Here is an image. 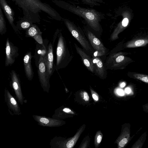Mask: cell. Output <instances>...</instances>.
<instances>
[{
    "label": "cell",
    "mask_w": 148,
    "mask_h": 148,
    "mask_svg": "<svg viewBox=\"0 0 148 148\" xmlns=\"http://www.w3.org/2000/svg\"><path fill=\"white\" fill-rule=\"evenodd\" d=\"M7 32L6 22L2 9L0 6V34L3 35Z\"/></svg>",
    "instance_id": "cell-24"
},
{
    "label": "cell",
    "mask_w": 148,
    "mask_h": 148,
    "mask_svg": "<svg viewBox=\"0 0 148 148\" xmlns=\"http://www.w3.org/2000/svg\"><path fill=\"white\" fill-rule=\"evenodd\" d=\"M92 59L94 70L100 78H104L105 76V70L101 60L97 56H94Z\"/></svg>",
    "instance_id": "cell-20"
},
{
    "label": "cell",
    "mask_w": 148,
    "mask_h": 148,
    "mask_svg": "<svg viewBox=\"0 0 148 148\" xmlns=\"http://www.w3.org/2000/svg\"><path fill=\"white\" fill-rule=\"evenodd\" d=\"M90 142L88 136H86L83 140L79 148H86L88 147Z\"/></svg>",
    "instance_id": "cell-29"
},
{
    "label": "cell",
    "mask_w": 148,
    "mask_h": 148,
    "mask_svg": "<svg viewBox=\"0 0 148 148\" xmlns=\"http://www.w3.org/2000/svg\"><path fill=\"white\" fill-rule=\"evenodd\" d=\"M5 59V66H6L13 64L16 58L19 55L18 48L9 41L8 38L6 41Z\"/></svg>",
    "instance_id": "cell-10"
},
{
    "label": "cell",
    "mask_w": 148,
    "mask_h": 148,
    "mask_svg": "<svg viewBox=\"0 0 148 148\" xmlns=\"http://www.w3.org/2000/svg\"><path fill=\"white\" fill-rule=\"evenodd\" d=\"M4 98L8 112L12 115L21 114L20 108L16 99L6 88L4 90Z\"/></svg>",
    "instance_id": "cell-9"
},
{
    "label": "cell",
    "mask_w": 148,
    "mask_h": 148,
    "mask_svg": "<svg viewBox=\"0 0 148 148\" xmlns=\"http://www.w3.org/2000/svg\"><path fill=\"white\" fill-rule=\"evenodd\" d=\"M74 45L77 53L81 57L85 66L89 71L93 73L94 70L92 59L76 44L74 43Z\"/></svg>",
    "instance_id": "cell-17"
},
{
    "label": "cell",
    "mask_w": 148,
    "mask_h": 148,
    "mask_svg": "<svg viewBox=\"0 0 148 148\" xmlns=\"http://www.w3.org/2000/svg\"><path fill=\"white\" fill-rule=\"evenodd\" d=\"M130 58L119 52L110 55L107 60L106 66L107 68L111 69H122L132 62Z\"/></svg>",
    "instance_id": "cell-6"
},
{
    "label": "cell",
    "mask_w": 148,
    "mask_h": 148,
    "mask_svg": "<svg viewBox=\"0 0 148 148\" xmlns=\"http://www.w3.org/2000/svg\"><path fill=\"white\" fill-rule=\"evenodd\" d=\"M32 117L39 125L43 127H58L66 123V121L62 119L47 117L44 116L33 115Z\"/></svg>",
    "instance_id": "cell-11"
},
{
    "label": "cell",
    "mask_w": 148,
    "mask_h": 148,
    "mask_svg": "<svg viewBox=\"0 0 148 148\" xmlns=\"http://www.w3.org/2000/svg\"><path fill=\"white\" fill-rule=\"evenodd\" d=\"M12 86L18 101L23 105L24 103V97L22 92L21 84L17 74L12 70L10 73Z\"/></svg>",
    "instance_id": "cell-13"
},
{
    "label": "cell",
    "mask_w": 148,
    "mask_h": 148,
    "mask_svg": "<svg viewBox=\"0 0 148 148\" xmlns=\"http://www.w3.org/2000/svg\"><path fill=\"white\" fill-rule=\"evenodd\" d=\"M75 101L79 102L81 100L88 102L89 100V96L88 93L84 90H81L76 92L75 94Z\"/></svg>",
    "instance_id": "cell-22"
},
{
    "label": "cell",
    "mask_w": 148,
    "mask_h": 148,
    "mask_svg": "<svg viewBox=\"0 0 148 148\" xmlns=\"http://www.w3.org/2000/svg\"><path fill=\"white\" fill-rule=\"evenodd\" d=\"M130 129L127 127H125L116 140L118 148H124L127 145L130 141Z\"/></svg>",
    "instance_id": "cell-19"
},
{
    "label": "cell",
    "mask_w": 148,
    "mask_h": 148,
    "mask_svg": "<svg viewBox=\"0 0 148 148\" xmlns=\"http://www.w3.org/2000/svg\"><path fill=\"white\" fill-rule=\"evenodd\" d=\"M148 43L147 38H139L128 42L126 45V47L128 48H135L143 47Z\"/></svg>",
    "instance_id": "cell-21"
},
{
    "label": "cell",
    "mask_w": 148,
    "mask_h": 148,
    "mask_svg": "<svg viewBox=\"0 0 148 148\" xmlns=\"http://www.w3.org/2000/svg\"><path fill=\"white\" fill-rule=\"evenodd\" d=\"M53 2L59 7L83 18L88 25L96 31L100 30L101 14L96 10L76 6L61 0H53Z\"/></svg>",
    "instance_id": "cell-2"
},
{
    "label": "cell",
    "mask_w": 148,
    "mask_h": 148,
    "mask_svg": "<svg viewBox=\"0 0 148 148\" xmlns=\"http://www.w3.org/2000/svg\"><path fill=\"white\" fill-rule=\"evenodd\" d=\"M144 136H141L140 138L137 141V142L134 145L132 148H141L143 144V137Z\"/></svg>",
    "instance_id": "cell-31"
},
{
    "label": "cell",
    "mask_w": 148,
    "mask_h": 148,
    "mask_svg": "<svg viewBox=\"0 0 148 148\" xmlns=\"http://www.w3.org/2000/svg\"><path fill=\"white\" fill-rule=\"evenodd\" d=\"M125 91L126 93L127 94H129V93H130L131 92V90L130 88H125Z\"/></svg>",
    "instance_id": "cell-34"
},
{
    "label": "cell",
    "mask_w": 148,
    "mask_h": 148,
    "mask_svg": "<svg viewBox=\"0 0 148 148\" xmlns=\"http://www.w3.org/2000/svg\"><path fill=\"white\" fill-rule=\"evenodd\" d=\"M44 57L49 76L50 78L55 69V65L53 64V47L51 43L48 46L46 53Z\"/></svg>",
    "instance_id": "cell-16"
},
{
    "label": "cell",
    "mask_w": 148,
    "mask_h": 148,
    "mask_svg": "<svg viewBox=\"0 0 148 148\" xmlns=\"http://www.w3.org/2000/svg\"><path fill=\"white\" fill-rule=\"evenodd\" d=\"M33 23L25 20L21 19L17 22L16 26L18 29L25 30L27 29Z\"/></svg>",
    "instance_id": "cell-25"
},
{
    "label": "cell",
    "mask_w": 148,
    "mask_h": 148,
    "mask_svg": "<svg viewBox=\"0 0 148 148\" xmlns=\"http://www.w3.org/2000/svg\"><path fill=\"white\" fill-rule=\"evenodd\" d=\"M38 73L39 81L44 91L49 92L50 88V77L46 67L44 56H40L38 66Z\"/></svg>",
    "instance_id": "cell-7"
},
{
    "label": "cell",
    "mask_w": 148,
    "mask_h": 148,
    "mask_svg": "<svg viewBox=\"0 0 148 148\" xmlns=\"http://www.w3.org/2000/svg\"><path fill=\"white\" fill-rule=\"evenodd\" d=\"M125 86V84L124 83H122L121 85V87H123Z\"/></svg>",
    "instance_id": "cell-35"
},
{
    "label": "cell",
    "mask_w": 148,
    "mask_h": 148,
    "mask_svg": "<svg viewBox=\"0 0 148 148\" xmlns=\"http://www.w3.org/2000/svg\"><path fill=\"white\" fill-rule=\"evenodd\" d=\"M90 90L93 99L96 101H98L99 100V97L97 94L92 88H90Z\"/></svg>",
    "instance_id": "cell-32"
},
{
    "label": "cell",
    "mask_w": 148,
    "mask_h": 148,
    "mask_svg": "<svg viewBox=\"0 0 148 148\" xmlns=\"http://www.w3.org/2000/svg\"><path fill=\"white\" fill-rule=\"evenodd\" d=\"M73 56L67 46L61 32L59 33L56 49V61L55 69L58 70L64 68L71 61Z\"/></svg>",
    "instance_id": "cell-3"
},
{
    "label": "cell",
    "mask_w": 148,
    "mask_h": 148,
    "mask_svg": "<svg viewBox=\"0 0 148 148\" xmlns=\"http://www.w3.org/2000/svg\"><path fill=\"white\" fill-rule=\"evenodd\" d=\"M122 19L118 23L112 33L110 39L114 40L119 38V34L129 25L132 19V14L128 10L123 11L122 14Z\"/></svg>",
    "instance_id": "cell-8"
},
{
    "label": "cell",
    "mask_w": 148,
    "mask_h": 148,
    "mask_svg": "<svg viewBox=\"0 0 148 148\" xmlns=\"http://www.w3.org/2000/svg\"><path fill=\"white\" fill-rule=\"evenodd\" d=\"M76 0V1H78L79 0Z\"/></svg>",
    "instance_id": "cell-36"
},
{
    "label": "cell",
    "mask_w": 148,
    "mask_h": 148,
    "mask_svg": "<svg viewBox=\"0 0 148 148\" xmlns=\"http://www.w3.org/2000/svg\"><path fill=\"white\" fill-rule=\"evenodd\" d=\"M117 92L119 95H124V92L123 91L120 89H118L117 91Z\"/></svg>",
    "instance_id": "cell-33"
},
{
    "label": "cell",
    "mask_w": 148,
    "mask_h": 148,
    "mask_svg": "<svg viewBox=\"0 0 148 148\" xmlns=\"http://www.w3.org/2000/svg\"><path fill=\"white\" fill-rule=\"evenodd\" d=\"M0 6L4 12L9 24L14 31L19 32V30L14 23V13L13 10L8 4L7 0H0Z\"/></svg>",
    "instance_id": "cell-12"
},
{
    "label": "cell",
    "mask_w": 148,
    "mask_h": 148,
    "mask_svg": "<svg viewBox=\"0 0 148 148\" xmlns=\"http://www.w3.org/2000/svg\"><path fill=\"white\" fill-rule=\"evenodd\" d=\"M38 27L36 24H33L26 32V36L33 37L36 35L42 34Z\"/></svg>",
    "instance_id": "cell-23"
},
{
    "label": "cell",
    "mask_w": 148,
    "mask_h": 148,
    "mask_svg": "<svg viewBox=\"0 0 148 148\" xmlns=\"http://www.w3.org/2000/svg\"><path fill=\"white\" fill-rule=\"evenodd\" d=\"M11 0L22 10L24 16L22 19L33 23L40 21L39 13L41 11L45 12L54 20L58 21L63 20V18L55 9L40 0Z\"/></svg>",
    "instance_id": "cell-1"
},
{
    "label": "cell",
    "mask_w": 148,
    "mask_h": 148,
    "mask_svg": "<svg viewBox=\"0 0 148 148\" xmlns=\"http://www.w3.org/2000/svg\"><path fill=\"white\" fill-rule=\"evenodd\" d=\"M76 114L72 109L62 106L55 110L53 118L57 119H62L72 117Z\"/></svg>",
    "instance_id": "cell-15"
},
{
    "label": "cell",
    "mask_w": 148,
    "mask_h": 148,
    "mask_svg": "<svg viewBox=\"0 0 148 148\" xmlns=\"http://www.w3.org/2000/svg\"><path fill=\"white\" fill-rule=\"evenodd\" d=\"M88 39L94 49L96 51L98 56L103 55L106 52V48L100 40L89 30L87 31Z\"/></svg>",
    "instance_id": "cell-14"
},
{
    "label": "cell",
    "mask_w": 148,
    "mask_h": 148,
    "mask_svg": "<svg viewBox=\"0 0 148 148\" xmlns=\"http://www.w3.org/2000/svg\"><path fill=\"white\" fill-rule=\"evenodd\" d=\"M63 20L69 32L82 47L86 51H90L91 48L81 28L69 19L64 18Z\"/></svg>",
    "instance_id": "cell-5"
},
{
    "label": "cell",
    "mask_w": 148,
    "mask_h": 148,
    "mask_svg": "<svg viewBox=\"0 0 148 148\" xmlns=\"http://www.w3.org/2000/svg\"><path fill=\"white\" fill-rule=\"evenodd\" d=\"M85 4L91 6L100 5L99 3H102V0H81Z\"/></svg>",
    "instance_id": "cell-28"
},
{
    "label": "cell",
    "mask_w": 148,
    "mask_h": 148,
    "mask_svg": "<svg viewBox=\"0 0 148 148\" xmlns=\"http://www.w3.org/2000/svg\"><path fill=\"white\" fill-rule=\"evenodd\" d=\"M103 135L100 131H97L95 136L94 143L95 147L99 146L102 141Z\"/></svg>",
    "instance_id": "cell-26"
},
{
    "label": "cell",
    "mask_w": 148,
    "mask_h": 148,
    "mask_svg": "<svg viewBox=\"0 0 148 148\" xmlns=\"http://www.w3.org/2000/svg\"><path fill=\"white\" fill-rule=\"evenodd\" d=\"M31 53H27L23 58V64L26 75L29 80H32L34 76V72L31 64L32 58Z\"/></svg>",
    "instance_id": "cell-18"
},
{
    "label": "cell",
    "mask_w": 148,
    "mask_h": 148,
    "mask_svg": "<svg viewBox=\"0 0 148 148\" xmlns=\"http://www.w3.org/2000/svg\"><path fill=\"white\" fill-rule=\"evenodd\" d=\"M85 127V124L82 125L72 137L66 138L61 136L55 137L50 141L51 147L52 148H73L84 130Z\"/></svg>",
    "instance_id": "cell-4"
},
{
    "label": "cell",
    "mask_w": 148,
    "mask_h": 148,
    "mask_svg": "<svg viewBox=\"0 0 148 148\" xmlns=\"http://www.w3.org/2000/svg\"><path fill=\"white\" fill-rule=\"evenodd\" d=\"M41 34H39L36 35L32 37V38H33L38 43L41 45L46 50V48L43 43L42 39L41 37Z\"/></svg>",
    "instance_id": "cell-30"
},
{
    "label": "cell",
    "mask_w": 148,
    "mask_h": 148,
    "mask_svg": "<svg viewBox=\"0 0 148 148\" xmlns=\"http://www.w3.org/2000/svg\"><path fill=\"white\" fill-rule=\"evenodd\" d=\"M134 77L138 80L145 83H148V76L147 75L143 74L135 73L133 75Z\"/></svg>",
    "instance_id": "cell-27"
}]
</instances>
